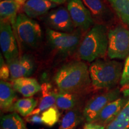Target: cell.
Segmentation results:
<instances>
[{"mask_svg":"<svg viewBox=\"0 0 129 129\" xmlns=\"http://www.w3.org/2000/svg\"><path fill=\"white\" fill-rule=\"evenodd\" d=\"M120 97V91L118 88H113L102 94L93 97L87 102L83 109L84 120L87 123H91L101 111L111 102Z\"/></svg>","mask_w":129,"mask_h":129,"instance_id":"cell-7","label":"cell"},{"mask_svg":"<svg viewBox=\"0 0 129 129\" xmlns=\"http://www.w3.org/2000/svg\"><path fill=\"white\" fill-rule=\"evenodd\" d=\"M117 16L125 25L129 26V0H107Z\"/></svg>","mask_w":129,"mask_h":129,"instance_id":"cell-24","label":"cell"},{"mask_svg":"<svg viewBox=\"0 0 129 129\" xmlns=\"http://www.w3.org/2000/svg\"><path fill=\"white\" fill-rule=\"evenodd\" d=\"M10 72V80L28 77L35 71V61L28 54L20 56L11 62L7 63Z\"/></svg>","mask_w":129,"mask_h":129,"instance_id":"cell-11","label":"cell"},{"mask_svg":"<svg viewBox=\"0 0 129 129\" xmlns=\"http://www.w3.org/2000/svg\"><path fill=\"white\" fill-rule=\"evenodd\" d=\"M41 116L43 124L48 127H52L58 122L60 114L58 108L54 105L42 112Z\"/></svg>","mask_w":129,"mask_h":129,"instance_id":"cell-25","label":"cell"},{"mask_svg":"<svg viewBox=\"0 0 129 129\" xmlns=\"http://www.w3.org/2000/svg\"><path fill=\"white\" fill-rule=\"evenodd\" d=\"M49 1L55 3V4H63V3H65L66 1H68V0H49Z\"/></svg>","mask_w":129,"mask_h":129,"instance_id":"cell-30","label":"cell"},{"mask_svg":"<svg viewBox=\"0 0 129 129\" xmlns=\"http://www.w3.org/2000/svg\"><path fill=\"white\" fill-rule=\"evenodd\" d=\"M14 1H16L19 4H20L21 6H23V5L25 4V3L26 2V1H28V0H14Z\"/></svg>","mask_w":129,"mask_h":129,"instance_id":"cell-31","label":"cell"},{"mask_svg":"<svg viewBox=\"0 0 129 129\" xmlns=\"http://www.w3.org/2000/svg\"><path fill=\"white\" fill-rule=\"evenodd\" d=\"M1 1H3V0H1Z\"/></svg>","mask_w":129,"mask_h":129,"instance_id":"cell-32","label":"cell"},{"mask_svg":"<svg viewBox=\"0 0 129 129\" xmlns=\"http://www.w3.org/2000/svg\"><path fill=\"white\" fill-rule=\"evenodd\" d=\"M106 127L95 123H87L84 125V129H105Z\"/></svg>","mask_w":129,"mask_h":129,"instance_id":"cell-29","label":"cell"},{"mask_svg":"<svg viewBox=\"0 0 129 129\" xmlns=\"http://www.w3.org/2000/svg\"><path fill=\"white\" fill-rule=\"evenodd\" d=\"M56 84L59 91L81 93L91 83L89 68L81 61H75L64 64L56 73Z\"/></svg>","mask_w":129,"mask_h":129,"instance_id":"cell-1","label":"cell"},{"mask_svg":"<svg viewBox=\"0 0 129 129\" xmlns=\"http://www.w3.org/2000/svg\"><path fill=\"white\" fill-rule=\"evenodd\" d=\"M107 54L111 59H124L129 55V29L118 26L108 32Z\"/></svg>","mask_w":129,"mask_h":129,"instance_id":"cell-5","label":"cell"},{"mask_svg":"<svg viewBox=\"0 0 129 129\" xmlns=\"http://www.w3.org/2000/svg\"><path fill=\"white\" fill-rule=\"evenodd\" d=\"M80 102L78 93H56V106L62 110H72L76 109Z\"/></svg>","mask_w":129,"mask_h":129,"instance_id":"cell-19","label":"cell"},{"mask_svg":"<svg viewBox=\"0 0 129 129\" xmlns=\"http://www.w3.org/2000/svg\"><path fill=\"white\" fill-rule=\"evenodd\" d=\"M1 129H28L25 122L17 113L3 115L1 118Z\"/></svg>","mask_w":129,"mask_h":129,"instance_id":"cell-22","label":"cell"},{"mask_svg":"<svg viewBox=\"0 0 129 129\" xmlns=\"http://www.w3.org/2000/svg\"><path fill=\"white\" fill-rule=\"evenodd\" d=\"M16 90L9 82L0 81V107L3 111H10L16 102Z\"/></svg>","mask_w":129,"mask_h":129,"instance_id":"cell-16","label":"cell"},{"mask_svg":"<svg viewBox=\"0 0 129 129\" xmlns=\"http://www.w3.org/2000/svg\"><path fill=\"white\" fill-rule=\"evenodd\" d=\"M46 22L50 29L56 31L71 32L75 30L67 8L58 7L48 13Z\"/></svg>","mask_w":129,"mask_h":129,"instance_id":"cell-10","label":"cell"},{"mask_svg":"<svg viewBox=\"0 0 129 129\" xmlns=\"http://www.w3.org/2000/svg\"><path fill=\"white\" fill-rule=\"evenodd\" d=\"M67 9L75 27L81 30H88L93 25L91 13L82 0H68Z\"/></svg>","mask_w":129,"mask_h":129,"instance_id":"cell-9","label":"cell"},{"mask_svg":"<svg viewBox=\"0 0 129 129\" xmlns=\"http://www.w3.org/2000/svg\"><path fill=\"white\" fill-rule=\"evenodd\" d=\"M13 87L16 91L25 98H31L41 90V85L35 78L22 77L13 81Z\"/></svg>","mask_w":129,"mask_h":129,"instance_id":"cell-14","label":"cell"},{"mask_svg":"<svg viewBox=\"0 0 129 129\" xmlns=\"http://www.w3.org/2000/svg\"><path fill=\"white\" fill-rule=\"evenodd\" d=\"M57 4L49 0H28L22 6L23 12L30 18H35L47 13Z\"/></svg>","mask_w":129,"mask_h":129,"instance_id":"cell-13","label":"cell"},{"mask_svg":"<svg viewBox=\"0 0 129 129\" xmlns=\"http://www.w3.org/2000/svg\"><path fill=\"white\" fill-rule=\"evenodd\" d=\"M13 28L17 39L25 47L35 48L40 44L42 38L41 27L36 21L25 14L17 15Z\"/></svg>","mask_w":129,"mask_h":129,"instance_id":"cell-4","label":"cell"},{"mask_svg":"<svg viewBox=\"0 0 129 129\" xmlns=\"http://www.w3.org/2000/svg\"><path fill=\"white\" fill-rule=\"evenodd\" d=\"M108 33L102 24H96L87 32L78 48V55L81 60L94 62L103 57L108 51Z\"/></svg>","mask_w":129,"mask_h":129,"instance_id":"cell-2","label":"cell"},{"mask_svg":"<svg viewBox=\"0 0 129 129\" xmlns=\"http://www.w3.org/2000/svg\"><path fill=\"white\" fill-rule=\"evenodd\" d=\"M21 6L14 0H3L0 2L1 22L10 23L13 26L15 23L17 14Z\"/></svg>","mask_w":129,"mask_h":129,"instance_id":"cell-18","label":"cell"},{"mask_svg":"<svg viewBox=\"0 0 129 129\" xmlns=\"http://www.w3.org/2000/svg\"><path fill=\"white\" fill-rule=\"evenodd\" d=\"M129 128V96L127 103L116 118L105 129Z\"/></svg>","mask_w":129,"mask_h":129,"instance_id":"cell-23","label":"cell"},{"mask_svg":"<svg viewBox=\"0 0 129 129\" xmlns=\"http://www.w3.org/2000/svg\"><path fill=\"white\" fill-rule=\"evenodd\" d=\"M0 78L1 80H7L9 77H10V72L8 66V64L6 63L4 60L2 54L0 56Z\"/></svg>","mask_w":129,"mask_h":129,"instance_id":"cell-26","label":"cell"},{"mask_svg":"<svg viewBox=\"0 0 129 129\" xmlns=\"http://www.w3.org/2000/svg\"><path fill=\"white\" fill-rule=\"evenodd\" d=\"M41 91L42 96L39 104L30 115H39L56 104V93L53 91L49 84H43Z\"/></svg>","mask_w":129,"mask_h":129,"instance_id":"cell-17","label":"cell"},{"mask_svg":"<svg viewBox=\"0 0 129 129\" xmlns=\"http://www.w3.org/2000/svg\"><path fill=\"white\" fill-rule=\"evenodd\" d=\"M123 67L117 60H96L89 67L91 83L98 89L111 90L120 82Z\"/></svg>","mask_w":129,"mask_h":129,"instance_id":"cell-3","label":"cell"},{"mask_svg":"<svg viewBox=\"0 0 129 129\" xmlns=\"http://www.w3.org/2000/svg\"><path fill=\"white\" fill-rule=\"evenodd\" d=\"M47 35L53 48L63 54H71L78 48L81 39V30L76 29L71 32H62L48 29Z\"/></svg>","mask_w":129,"mask_h":129,"instance_id":"cell-6","label":"cell"},{"mask_svg":"<svg viewBox=\"0 0 129 129\" xmlns=\"http://www.w3.org/2000/svg\"><path fill=\"white\" fill-rule=\"evenodd\" d=\"M26 121L32 124H43L41 116L39 115L28 116V117L26 118Z\"/></svg>","mask_w":129,"mask_h":129,"instance_id":"cell-28","label":"cell"},{"mask_svg":"<svg viewBox=\"0 0 129 129\" xmlns=\"http://www.w3.org/2000/svg\"><path fill=\"white\" fill-rule=\"evenodd\" d=\"M38 101L33 98L19 99L14 103L10 111H16L23 117H28L38 106Z\"/></svg>","mask_w":129,"mask_h":129,"instance_id":"cell-21","label":"cell"},{"mask_svg":"<svg viewBox=\"0 0 129 129\" xmlns=\"http://www.w3.org/2000/svg\"><path fill=\"white\" fill-rule=\"evenodd\" d=\"M82 1L95 20L105 22L111 18L110 10L103 0H82Z\"/></svg>","mask_w":129,"mask_h":129,"instance_id":"cell-15","label":"cell"},{"mask_svg":"<svg viewBox=\"0 0 129 129\" xmlns=\"http://www.w3.org/2000/svg\"><path fill=\"white\" fill-rule=\"evenodd\" d=\"M83 114L78 109L69 110L63 117L60 121V129H75L83 121Z\"/></svg>","mask_w":129,"mask_h":129,"instance_id":"cell-20","label":"cell"},{"mask_svg":"<svg viewBox=\"0 0 129 129\" xmlns=\"http://www.w3.org/2000/svg\"><path fill=\"white\" fill-rule=\"evenodd\" d=\"M0 46L7 63L19 57V52L15 35L9 22L0 23Z\"/></svg>","mask_w":129,"mask_h":129,"instance_id":"cell-8","label":"cell"},{"mask_svg":"<svg viewBox=\"0 0 129 129\" xmlns=\"http://www.w3.org/2000/svg\"><path fill=\"white\" fill-rule=\"evenodd\" d=\"M127 100V97H120L118 99L111 102L101 111L92 123L107 127L123 108Z\"/></svg>","mask_w":129,"mask_h":129,"instance_id":"cell-12","label":"cell"},{"mask_svg":"<svg viewBox=\"0 0 129 129\" xmlns=\"http://www.w3.org/2000/svg\"><path fill=\"white\" fill-rule=\"evenodd\" d=\"M120 84L123 87L129 85V55L127 57L124 64L123 71Z\"/></svg>","mask_w":129,"mask_h":129,"instance_id":"cell-27","label":"cell"}]
</instances>
